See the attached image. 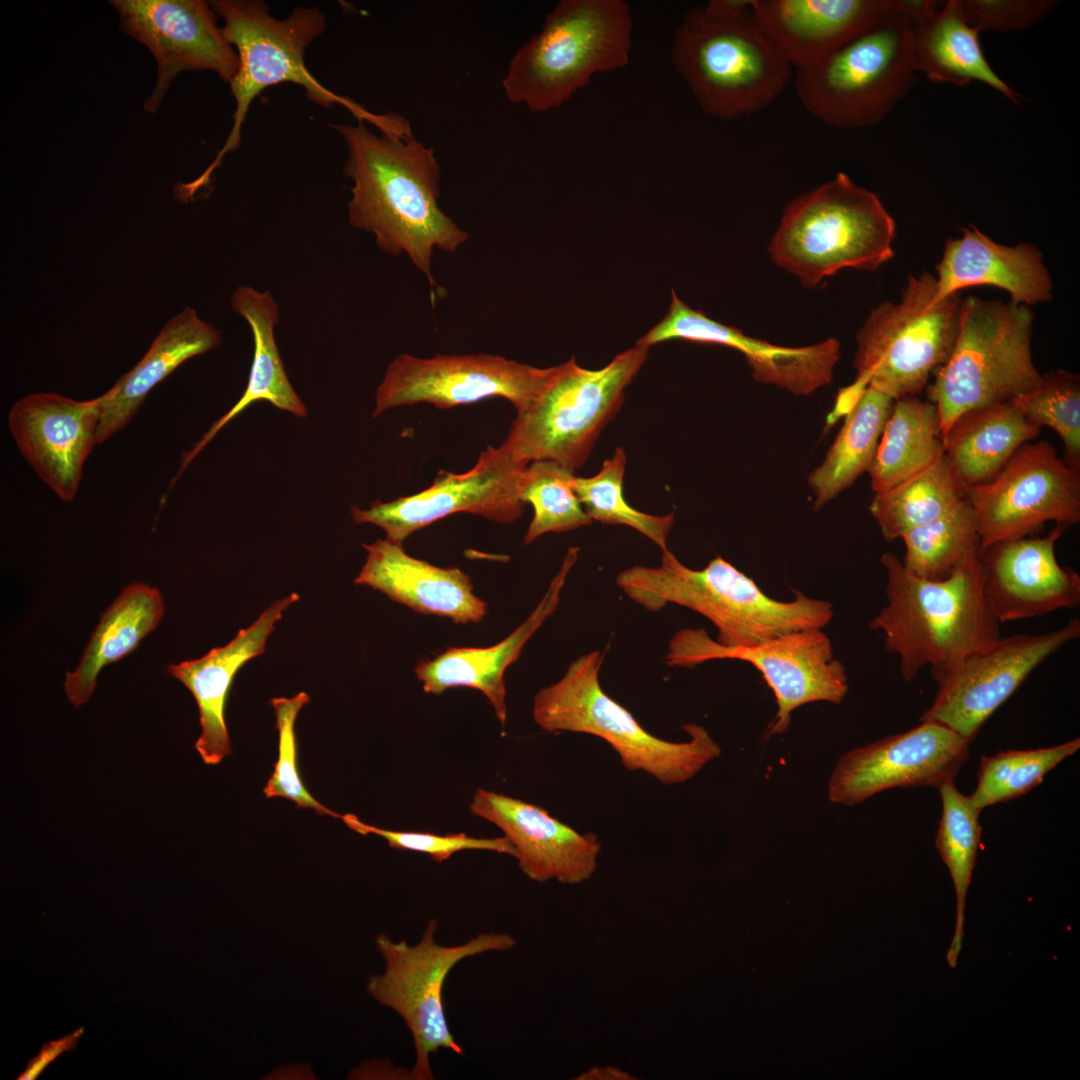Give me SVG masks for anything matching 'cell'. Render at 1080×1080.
I'll return each mask as SVG.
<instances>
[{"label": "cell", "mask_w": 1080, "mask_h": 1080, "mask_svg": "<svg viewBox=\"0 0 1080 1080\" xmlns=\"http://www.w3.org/2000/svg\"><path fill=\"white\" fill-rule=\"evenodd\" d=\"M332 127L348 150L349 223L373 234L382 251L405 253L435 287L434 249L454 253L469 236L439 206L441 169L433 148L413 137L373 133L361 122Z\"/></svg>", "instance_id": "1"}, {"label": "cell", "mask_w": 1080, "mask_h": 1080, "mask_svg": "<svg viewBox=\"0 0 1080 1080\" xmlns=\"http://www.w3.org/2000/svg\"><path fill=\"white\" fill-rule=\"evenodd\" d=\"M748 0H711L677 26L671 61L701 109L721 119L753 114L785 89L792 66L756 22Z\"/></svg>", "instance_id": "2"}, {"label": "cell", "mask_w": 1080, "mask_h": 1080, "mask_svg": "<svg viewBox=\"0 0 1080 1080\" xmlns=\"http://www.w3.org/2000/svg\"><path fill=\"white\" fill-rule=\"evenodd\" d=\"M616 584L648 611L674 604L699 613L717 628L716 640L732 647H751L789 632L822 629L834 615L829 602L800 591L790 601L769 597L721 556L695 570L667 549L659 566L624 569Z\"/></svg>", "instance_id": "3"}, {"label": "cell", "mask_w": 1080, "mask_h": 1080, "mask_svg": "<svg viewBox=\"0 0 1080 1080\" xmlns=\"http://www.w3.org/2000/svg\"><path fill=\"white\" fill-rule=\"evenodd\" d=\"M210 5L224 19V37L237 49L239 67L230 82L236 108L231 132L213 162L196 180L180 187L185 198L205 186L225 155L239 147L241 127L251 103L273 85L295 83L304 88L307 99L323 108L339 104L358 122L372 123L381 133L398 137L409 134L410 124L402 116L374 114L327 89L309 72L304 63L305 50L325 30V15L316 7L296 8L286 19H276L262 1L216 0Z\"/></svg>", "instance_id": "4"}, {"label": "cell", "mask_w": 1080, "mask_h": 1080, "mask_svg": "<svg viewBox=\"0 0 1080 1080\" xmlns=\"http://www.w3.org/2000/svg\"><path fill=\"white\" fill-rule=\"evenodd\" d=\"M887 604L870 621L885 649L899 656L907 682L924 666H950L1000 638V622L984 594L980 557L950 578L932 581L905 570L892 553L881 556Z\"/></svg>", "instance_id": "5"}, {"label": "cell", "mask_w": 1080, "mask_h": 1080, "mask_svg": "<svg viewBox=\"0 0 1080 1080\" xmlns=\"http://www.w3.org/2000/svg\"><path fill=\"white\" fill-rule=\"evenodd\" d=\"M895 237L879 196L839 172L787 204L768 253L812 289L844 269L877 270L894 256Z\"/></svg>", "instance_id": "6"}, {"label": "cell", "mask_w": 1080, "mask_h": 1080, "mask_svg": "<svg viewBox=\"0 0 1080 1080\" xmlns=\"http://www.w3.org/2000/svg\"><path fill=\"white\" fill-rule=\"evenodd\" d=\"M633 21L623 0H562L510 60L507 98L531 112L560 107L599 73L627 66Z\"/></svg>", "instance_id": "7"}, {"label": "cell", "mask_w": 1080, "mask_h": 1080, "mask_svg": "<svg viewBox=\"0 0 1080 1080\" xmlns=\"http://www.w3.org/2000/svg\"><path fill=\"white\" fill-rule=\"evenodd\" d=\"M603 653L579 656L555 683L533 699L534 722L544 731L584 733L603 739L629 771L644 772L664 785L687 782L721 755L701 725H683L689 738L673 742L652 735L631 712L607 695L599 680Z\"/></svg>", "instance_id": "8"}, {"label": "cell", "mask_w": 1080, "mask_h": 1080, "mask_svg": "<svg viewBox=\"0 0 1080 1080\" xmlns=\"http://www.w3.org/2000/svg\"><path fill=\"white\" fill-rule=\"evenodd\" d=\"M1033 322L1025 305L963 299L953 349L926 387L943 437L962 414L1010 402L1041 382L1031 354Z\"/></svg>", "instance_id": "9"}, {"label": "cell", "mask_w": 1080, "mask_h": 1080, "mask_svg": "<svg viewBox=\"0 0 1080 1080\" xmlns=\"http://www.w3.org/2000/svg\"><path fill=\"white\" fill-rule=\"evenodd\" d=\"M962 302L960 293L939 298L929 272L908 276L900 300L880 303L856 333L851 385L894 400L917 396L953 349Z\"/></svg>", "instance_id": "10"}, {"label": "cell", "mask_w": 1080, "mask_h": 1080, "mask_svg": "<svg viewBox=\"0 0 1080 1080\" xmlns=\"http://www.w3.org/2000/svg\"><path fill=\"white\" fill-rule=\"evenodd\" d=\"M647 356L648 348L635 346L598 370L579 366L574 357L555 366L537 398L517 414L503 444L526 464L550 460L575 471L617 414Z\"/></svg>", "instance_id": "11"}, {"label": "cell", "mask_w": 1080, "mask_h": 1080, "mask_svg": "<svg viewBox=\"0 0 1080 1080\" xmlns=\"http://www.w3.org/2000/svg\"><path fill=\"white\" fill-rule=\"evenodd\" d=\"M910 21L898 11L811 66L796 70L805 109L826 125L882 121L916 82Z\"/></svg>", "instance_id": "12"}, {"label": "cell", "mask_w": 1080, "mask_h": 1080, "mask_svg": "<svg viewBox=\"0 0 1080 1080\" xmlns=\"http://www.w3.org/2000/svg\"><path fill=\"white\" fill-rule=\"evenodd\" d=\"M437 926L435 919L430 920L415 945L379 934L376 946L385 970L370 976L367 983L368 993L395 1011L411 1033L416 1057L409 1075L415 1080L433 1079L429 1057L438 1050L464 1053L449 1029L443 1008L442 990L449 972L465 958L507 951L516 943L508 934L483 932L463 944L444 946L435 941Z\"/></svg>", "instance_id": "13"}, {"label": "cell", "mask_w": 1080, "mask_h": 1080, "mask_svg": "<svg viewBox=\"0 0 1080 1080\" xmlns=\"http://www.w3.org/2000/svg\"><path fill=\"white\" fill-rule=\"evenodd\" d=\"M717 659L750 663L773 691L777 712L767 736L787 731L792 712L800 706L840 704L848 693L845 667L820 628L789 632L751 647L725 646L702 628H685L673 635L665 656L667 665L687 668Z\"/></svg>", "instance_id": "14"}, {"label": "cell", "mask_w": 1080, "mask_h": 1080, "mask_svg": "<svg viewBox=\"0 0 1080 1080\" xmlns=\"http://www.w3.org/2000/svg\"><path fill=\"white\" fill-rule=\"evenodd\" d=\"M981 551L1032 536L1048 522L1080 521V470L1048 441L1022 445L990 480L967 489Z\"/></svg>", "instance_id": "15"}, {"label": "cell", "mask_w": 1080, "mask_h": 1080, "mask_svg": "<svg viewBox=\"0 0 1080 1080\" xmlns=\"http://www.w3.org/2000/svg\"><path fill=\"white\" fill-rule=\"evenodd\" d=\"M1080 637V620L1040 634L1000 638L958 662L931 668L937 692L920 721L946 726L970 740L1031 672L1065 644Z\"/></svg>", "instance_id": "16"}, {"label": "cell", "mask_w": 1080, "mask_h": 1080, "mask_svg": "<svg viewBox=\"0 0 1080 1080\" xmlns=\"http://www.w3.org/2000/svg\"><path fill=\"white\" fill-rule=\"evenodd\" d=\"M555 366L538 368L498 355L400 354L377 387L373 416L404 405L429 403L449 409L492 397L526 410L546 386Z\"/></svg>", "instance_id": "17"}, {"label": "cell", "mask_w": 1080, "mask_h": 1080, "mask_svg": "<svg viewBox=\"0 0 1080 1080\" xmlns=\"http://www.w3.org/2000/svg\"><path fill=\"white\" fill-rule=\"evenodd\" d=\"M527 465L503 443L488 446L468 471L441 470L423 491L389 502L375 501L368 509L353 505L351 516L355 523L379 526L386 539L401 545L412 533L459 512L509 524L524 512L518 484Z\"/></svg>", "instance_id": "18"}, {"label": "cell", "mask_w": 1080, "mask_h": 1080, "mask_svg": "<svg viewBox=\"0 0 1080 1080\" xmlns=\"http://www.w3.org/2000/svg\"><path fill=\"white\" fill-rule=\"evenodd\" d=\"M971 741L941 724L921 723L841 755L828 783V799L847 806L896 787L954 781L969 756Z\"/></svg>", "instance_id": "19"}, {"label": "cell", "mask_w": 1080, "mask_h": 1080, "mask_svg": "<svg viewBox=\"0 0 1080 1080\" xmlns=\"http://www.w3.org/2000/svg\"><path fill=\"white\" fill-rule=\"evenodd\" d=\"M120 29L144 44L157 63V80L144 103L155 113L182 71L212 70L231 82L238 55L218 28L216 13L203 0H111Z\"/></svg>", "instance_id": "20"}, {"label": "cell", "mask_w": 1080, "mask_h": 1080, "mask_svg": "<svg viewBox=\"0 0 1080 1080\" xmlns=\"http://www.w3.org/2000/svg\"><path fill=\"white\" fill-rule=\"evenodd\" d=\"M7 422L37 476L62 501H72L97 445L99 397L78 401L57 393H32L11 406Z\"/></svg>", "instance_id": "21"}, {"label": "cell", "mask_w": 1080, "mask_h": 1080, "mask_svg": "<svg viewBox=\"0 0 1080 1080\" xmlns=\"http://www.w3.org/2000/svg\"><path fill=\"white\" fill-rule=\"evenodd\" d=\"M1068 526L1045 537L995 543L980 553L984 594L1000 623L1080 605V577L1056 559L1055 544Z\"/></svg>", "instance_id": "22"}, {"label": "cell", "mask_w": 1080, "mask_h": 1080, "mask_svg": "<svg viewBox=\"0 0 1080 1080\" xmlns=\"http://www.w3.org/2000/svg\"><path fill=\"white\" fill-rule=\"evenodd\" d=\"M469 808L504 833L512 857L533 881L579 884L596 870L601 852L597 835L578 832L538 805L478 788Z\"/></svg>", "instance_id": "23"}, {"label": "cell", "mask_w": 1080, "mask_h": 1080, "mask_svg": "<svg viewBox=\"0 0 1080 1080\" xmlns=\"http://www.w3.org/2000/svg\"><path fill=\"white\" fill-rule=\"evenodd\" d=\"M756 22L796 70L818 62L898 11L897 0H751Z\"/></svg>", "instance_id": "24"}, {"label": "cell", "mask_w": 1080, "mask_h": 1080, "mask_svg": "<svg viewBox=\"0 0 1080 1080\" xmlns=\"http://www.w3.org/2000/svg\"><path fill=\"white\" fill-rule=\"evenodd\" d=\"M298 600L299 595L292 593L274 601L226 645L215 647L200 658L167 667L169 674L187 687L197 703L201 733L195 749L205 764L217 765L231 754L225 708L233 680L246 662L264 653L275 624Z\"/></svg>", "instance_id": "25"}, {"label": "cell", "mask_w": 1080, "mask_h": 1080, "mask_svg": "<svg viewBox=\"0 0 1080 1080\" xmlns=\"http://www.w3.org/2000/svg\"><path fill=\"white\" fill-rule=\"evenodd\" d=\"M579 550L576 546L567 550L543 598L528 618L506 638L488 647H449L434 658L420 661L414 672L423 690L435 695L460 686L481 691L489 700L504 731L507 719L505 671L517 661L525 644L557 609L567 577L578 560Z\"/></svg>", "instance_id": "26"}, {"label": "cell", "mask_w": 1080, "mask_h": 1080, "mask_svg": "<svg viewBox=\"0 0 1080 1080\" xmlns=\"http://www.w3.org/2000/svg\"><path fill=\"white\" fill-rule=\"evenodd\" d=\"M365 564L354 579L391 600L427 615L456 624L480 622L487 604L474 593L469 575L458 567H439L405 552L401 544L377 539L363 544Z\"/></svg>", "instance_id": "27"}, {"label": "cell", "mask_w": 1080, "mask_h": 1080, "mask_svg": "<svg viewBox=\"0 0 1080 1080\" xmlns=\"http://www.w3.org/2000/svg\"><path fill=\"white\" fill-rule=\"evenodd\" d=\"M936 272L939 298L967 287L993 286L1005 290L1012 303L1028 307L1053 299L1052 277L1035 245H1003L974 226L947 239Z\"/></svg>", "instance_id": "28"}, {"label": "cell", "mask_w": 1080, "mask_h": 1080, "mask_svg": "<svg viewBox=\"0 0 1080 1080\" xmlns=\"http://www.w3.org/2000/svg\"><path fill=\"white\" fill-rule=\"evenodd\" d=\"M221 341L220 331L191 307L171 318L142 359L99 396L97 444L126 427L150 391L177 367L214 349Z\"/></svg>", "instance_id": "29"}, {"label": "cell", "mask_w": 1080, "mask_h": 1080, "mask_svg": "<svg viewBox=\"0 0 1080 1080\" xmlns=\"http://www.w3.org/2000/svg\"><path fill=\"white\" fill-rule=\"evenodd\" d=\"M911 24V48L916 72L934 83L967 86L984 83L1014 104L1021 95L1004 82L988 63L979 32L968 24L961 0H948Z\"/></svg>", "instance_id": "30"}, {"label": "cell", "mask_w": 1080, "mask_h": 1080, "mask_svg": "<svg viewBox=\"0 0 1080 1080\" xmlns=\"http://www.w3.org/2000/svg\"><path fill=\"white\" fill-rule=\"evenodd\" d=\"M231 306L247 321L253 335L254 354L247 386L237 403L184 456L181 472L221 428L252 403L267 401L297 417L307 415L306 407L291 385L279 355L274 336L279 318L278 305L272 294L250 286H238L232 294Z\"/></svg>", "instance_id": "31"}, {"label": "cell", "mask_w": 1080, "mask_h": 1080, "mask_svg": "<svg viewBox=\"0 0 1080 1080\" xmlns=\"http://www.w3.org/2000/svg\"><path fill=\"white\" fill-rule=\"evenodd\" d=\"M1041 428L1012 402L968 411L944 435V457L968 489L990 480Z\"/></svg>", "instance_id": "32"}, {"label": "cell", "mask_w": 1080, "mask_h": 1080, "mask_svg": "<svg viewBox=\"0 0 1080 1080\" xmlns=\"http://www.w3.org/2000/svg\"><path fill=\"white\" fill-rule=\"evenodd\" d=\"M164 602L158 589L146 584L127 586L101 615L78 667L66 674L64 689L74 707L92 696L101 669L134 651L160 623Z\"/></svg>", "instance_id": "33"}, {"label": "cell", "mask_w": 1080, "mask_h": 1080, "mask_svg": "<svg viewBox=\"0 0 1080 1080\" xmlns=\"http://www.w3.org/2000/svg\"><path fill=\"white\" fill-rule=\"evenodd\" d=\"M701 338L704 344L722 345L740 352L757 382L803 396L832 382L841 353V344L835 338L803 347H785L751 337L713 319L704 324Z\"/></svg>", "instance_id": "34"}, {"label": "cell", "mask_w": 1080, "mask_h": 1080, "mask_svg": "<svg viewBox=\"0 0 1080 1080\" xmlns=\"http://www.w3.org/2000/svg\"><path fill=\"white\" fill-rule=\"evenodd\" d=\"M936 405L916 395L894 401L869 469L871 488L885 491L924 469L944 454Z\"/></svg>", "instance_id": "35"}, {"label": "cell", "mask_w": 1080, "mask_h": 1080, "mask_svg": "<svg viewBox=\"0 0 1080 1080\" xmlns=\"http://www.w3.org/2000/svg\"><path fill=\"white\" fill-rule=\"evenodd\" d=\"M894 401L867 387L844 416V423L824 460L808 476L816 510L869 471Z\"/></svg>", "instance_id": "36"}, {"label": "cell", "mask_w": 1080, "mask_h": 1080, "mask_svg": "<svg viewBox=\"0 0 1080 1080\" xmlns=\"http://www.w3.org/2000/svg\"><path fill=\"white\" fill-rule=\"evenodd\" d=\"M966 495L967 488L943 454L899 484L875 493L869 511L883 538L892 541L950 512Z\"/></svg>", "instance_id": "37"}, {"label": "cell", "mask_w": 1080, "mask_h": 1080, "mask_svg": "<svg viewBox=\"0 0 1080 1080\" xmlns=\"http://www.w3.org/2000/svg\"><path fill=\"white\" fill-rule=\"evenodd\" d=\"M902 565L910 574L932 581L950 578L981 553L980 536L967 499L927 524L905 532Z\"/></svg>", "instance_id": "38"}, {"label": "cell", "mask_w": 1080, "mask_h": 1080, "mask_svg": "<svg viewBox=\"0 0 1080 1080\" xmlns=\"http://www.w3.org/2000/svg\"><path fill=\"white\" fill-rule=\"evenodd\" d=\"M937 789L942 801V815L935 845L950 872L956 896L955 931L947 952L949 966L955 967L964 937L966 895L981 842V811L969 796L959 792L954 781L943 783Z\"/></svg>", "instance_id": "39"}, {"label": "cell", "mask_w": 1080, "mask_h": 1080, "mask_svg": "<svg viewBox=\"0 0 1080 1080\" xmlns=\"http://www.w3.org/2000/svg\"><path fill=\"white\" fill-rule=\"evenodd\" d=\"M574 475V470L550 460L532 461L523 469L519 497L533 508L524 537L526 545L543 534L571 531L593 522L573 489Z\"/></svg>", "instance_id": "40"}, {"label": "cell", "mask_w": 1080, "mask_h": 1080, "mask_svg": "<svg viewBox=\"0 0 1080 1080\" xmlns=\"http://www.w3.org/2000/svg\"><path fill=\"white\" fill-rule=\"evenodd\" d=\"M626 461L625 451L617 447L595 475H574L573 489L593 521L631 527L649 538L661 551L667 550V539L675 521L674 513L662 516L644 513L625 500L623 480Z\"/></svg>", "instance_id": "41"}, {"label": "cell", "mask_w": 1080, "mask_h": 1080, "mask_svg": "<svg viewBox=\"0 0 1080 1080\" xmlns=\"http://www.w3.org/2000/svg\"><path fill=\"white\" fill-rule=\"evenodd\" d=\"M1080 748V739L1063 744L1029 750H1009L993 756H982L978 781L969 795L974 806L982 811L988 806L1007 802L1038 786L1045 775Z\"/></svg>", "instance_id": "42"}, {"label": "cell", "mask_w": 1080, "mask_h": 1080, "mask_svg": "<svg viewBox=\"0 0 1080 1080\" xmlns=\"http://www.w3.org/2000/svg\"><path fill=\"white\" fill-rule=\"evenodd\" d=\"M1012 402L1040 428L1054 430L1064 444V461L1080 470V377L1057 369L1042 374L1041 382Z\"/></svg>", "instance_id": "43"}, {"label": "cell", "mask_w": 1080, "mask_h": 1080, "mask_svg": "<svg viewBox=\"0 0 1080 1080\" xmlns=\"http://www.w3.org/2000/svg\"><path fill=\"white\" fill-rule=\"evenodd\" d=\"M309 701V695L303 691L293 697H275L270 700L278 731V758L263 793L266 798H285L294 802L297 807L313 809L319 815L340 818L341 815L327 808L311 795L299 773L295 723L300 710Z\"/></svg>", "instance_id": "44"}, {"label": "cell", "mask_w": 1080, "mask_h": 1080, "mask_svg": "<svg viewBox=\"0 0 1080 1080\" xmlns=\"http://www.w3.org/2000/svg\"><path fill=\"white\" fill-rule=\"evenodd\" d=\"M340 819L351 830L361 834H373L385 839L389 847L429 855L442 863L453 854L465 850H484L512 856V847L503 835L494 838L472 837L465 833L439 835L426 832L394 831L382 829L361 821L354 814L341 815Z\"/></svg>", "instance_id": "45"}, {"label": "cell", "mask_w": 1080, "mask_h": 1080, "mask_svg": "<svg viewBox=\"0 0 1080 1080\" xmlns=\"http://www.w3.org/2000/svg\"><path fill=\"white\" fill-rule=\"evenodd\" d=\"M1054 0H961L969 25L978 32H1018L1043 21L1058 5Z\"/></svg>", "instance_id": "46"}, {"label": "cell", "mask_w": 1080, "mask_h": 1080, "mask_svg": "<svg viewBox=\"0 0 1080 1080\" xmlns=\"http://www.w3.org/2000/svg\"><path fill=\"white\" fill-rule=\"evenodd\" d=\"M83 1032L84 1029L80 1027L60 1039L43 1044L39 1053L35 1057L29 1059L24 1071L16 1079H37L60 1055L65 1052L73 1051L76 1048L78 1040Z\"/></svg>", "instance_id": "47"}, {"label": "cell", "mask_w": 1080, "mask_h": 1080, "mask_svg": "<svg viewBox=\"0 0 1080 1080\" xmlns=\"http://www.w3.org/2000/svg\"><path fill=\"white\" fill-rule=\"evenodd\" d=\"M583 1076H585V1077H583L585 1079H588V1078H590V1079L593 1078L594 1079L596 1076H599V1077L600 1076H606L605 1079H612V1077H613V1079H631L629 1077H625V1076H629L626 1073L620 1071L619 1069H615V1068H612V1067H610V1068H600V1069L593 1068V1069L589 1070L588 1072H586ZM599 1077H597V1078L599 1079Z\"/></svg>", "instance_id": "48"}]
</instances>
